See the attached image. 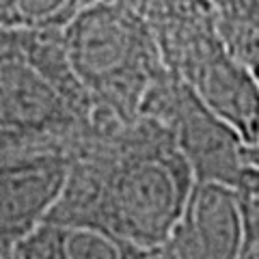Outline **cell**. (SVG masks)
I'll use <instances>...</instances> for the list:
<instances>
[{
  "instance_id": "obj_1",
  "label": "cell",
  "mask_w": 259,
  "mask_h": 259,
  "mask_svg": "<svg viewBox=\"0 0 259 259\" xmlns=\"http://www.w3.org/2000/svg\"><path fill=\"white\" fill-rule=\"evenodd\" d=\"M197 175L173 134L153 121L151 132L136 134L102 168L69 173L61 199H74L61 221L95 223L117 231L145 250L162 246L173 236Z\"/></svg>"
},
{
  "instance_id": "obj_2",
  "label": "cell",
  "mask_w": 259,
  "mask_h": 259,
  "mask_svg": "<svg viewBox=\"0 0 259 259\" xmlns=\"http://www.w3.org/2000/svg\"><path fill=\"white\" fill-rule=\"evenodd\" d=\"M65 56L78 82L115 106L139 108L156 84L162 50L130 0H93L65 26Z\"/></svg>"
},
{
  "instance_id": "obj_3",
  "label": "cell",
  "mask_w": 259,
  "mask_h": 259,
  "mask_svg": "<svg viewBox=\"0 0 259 259\" xmlns=\"http://www.w3.org/2000/svg\"><path fill=\"white\" fill-rule=\"evenodd\" d=\"M69 63L44 61L26 46L0 39V145H18L67 125L74 108Z\"/></svg>"
},
{
  "instance_id": "obj_4",
  "label": "cell",
  "mask_w": 259,
  "mask_h": 259,
  "mask_svg": "<svg viewBox=\"0 0 259 259\" xmlns=\"http://www.w3.org/2000/svg\"><path fill=\"white\" fill-rule=\"evenodd\" d=\"M69 162L35 156L0 166V240L18 244L59 205L69 182Z\"/></svg>"
},
{
  "instance_id": "obj_5",
  "label": "cell",
  "mask_w": 259,
  "mask_h": 259,
  "mask_svg": "<svg viewBox=\"0 0 259 259\" xmlns=\"http://www.w3.org/2000/svg\"><path fill=\"white\" fill-rule=\"evenodd\" d=\"M149 250L108 227L48 218L15 244L18 259H147Z\"/></svg>"
},
{
  "instance_id": "obj_6",
  "label": "cell",
  "mask_w": 259,
  "mask_h": 259,
  "mask_svg": "<svg viewBox=\"0 0 259 259\" xmlns=\"http://www.w3.org/2000/svg\"><path fill=\"white\" fill-rule=\"evenodd\" d=\"M93 0H0V30H46L67 26Z\"/></svg>"
},
{
  "instance_id": "obj_7",
  "label": "cell",
  "mask_w": 259,
  "mask_h": 259,
  "mask_svg": "<svg viewBox=\"0 0 259 259\" xmlns=\"http://www.w3.org/2000/svg\"><path fill=\"white\" fill-rule=\"evenodd\" d=\"M225 41L259 30V0H209Z\"/></svg>"
},
{
  "instance_id": "obj_8",
  "label": "cell",
  "mask_w": 259,
  "mask_h": 259,
  "mask_svg": "<svg viewBox=\"0 0 259 259\" xmlns=\"http://www.w3.org/2000/svg\"><path fill=\"white\" fill-rule=\"evenodd\" d=\"M246 203V244L259 248V186L244 194Z\"/></svg>"
},
{
  "instance_id": "obj_9",
  "label": "cell",
  "mask_w": 259,
  "mask_h": 259,
  "mask_svg": "<svg viewBox=\"0 0 259 259\" xmlns=\"http://www.w3.org/2000/svg\"><path fill=\"white\" fill-rule=\"evenodd\" d=\"M246 160L253 166H259V143L255 145V147H246Z\"/></svg>"
},
{
  "instance_id": "obj_10",
  "label": "cell",
  "mask_w": 259,
  "mask_h": 259,
  "mask_svg": "<svg viewBox=\"0 0 259 259\" xmlns=\"http://www.w3.org/2000/svg\"><path fill=\"white\" fill-rule=\"evenodd\" d=\"M244 259H259V248H257V246H248V244H246Z\"/></svg>"
},
{
  "instance_id": "obj_11",
  "label": "cell",
  "mask_w": 259,
  "mask_h": 259,
  "mask_svg": "<svg viewBox=\"0 0 259 259\" xmlns=\"http://www.w3.org/2000/svg\"><path fill=\"white\" fill-rule=\"evenodd\" d=\"M248 67H250V71H253V76H255L257 84H259V56H257L255 61H250V63H248Z\"/></svg>"
}]
</instances>
